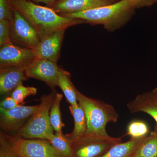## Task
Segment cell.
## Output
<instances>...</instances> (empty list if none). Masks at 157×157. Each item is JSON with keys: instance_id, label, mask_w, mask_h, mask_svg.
Returning <instances> with one entry per match:
<instances>
[{"instance_id": "obj_1", "label": "cell", "mask_w": 157, "mask_h": 157, "mask_svg": "<svg viewBox=\"0 0 157 157\" xmlns=\"http://www.w3.org/2000/svg\"><path fill=\"white\" fill-rule=\"evenodd\" d=\"M13 8L33 25L41 40L62 29L85 22L78 19L63 17L50 7L36 5L31 0H11Z\"/></svg>"}, {"instance_id": "obj_2", "label": "cell", "mask_w": 157, "mask_h": 157, "mask_svg": "<svg viewBox=\"0 0 157 157\" xmlns=\"http://www.w3.org/2000/svg\"><path fill=\"white\" fill-rule=\"evenodd\" d=\"M76 92L78 104L84 111L87 124L86 134L79 140L110 137L106 131V126L109 123L117 121L119 115L116 110L112 105L89 98L77 89Z\"/></svg>"}, {"instance_id": "obj_3", "label": "cell", "mask_w": 157, "mask_h": 157, "mask_svg": "<svg viewBox=\"0 0 157 157\" xmlns=\"http://www.w3.org/2000/svg\"><path fill=\"white\" fill-rule=\"evenodd\" d=\"M135 9L133 0H120L107 6L61 16L81 20L92 24L101 25L111 32L124 25Z\"/></svg>"}, {"instance_id": "obj_4", "label": "cell", "mask_w": 157, "mask_h": 157, "mask_svg": "<svg viewBox=\"0 0 157 157\" xmlns=\"http://www.w3.org/2000/svg\"><path fill=\"white\" fill-rule=\"evenodd\" d=\"M56 92L55 90L41 97L39 107L17 132L27 139H41L49 141L54 135L50 122L49 112Z\"/></svg>"}, {"instance_id": "obj_5", "label": "cell", "mask_w": 157, "mask_h": 157, "mask_svg": "<svg viewBox=\"0 0 157 157\" xmlns=\"http://www.w3.org/2000/svg\"><path fill=\"white\" fill-rule=\"evenodd\" d=\"M10 38L14 44L34 49L41 41L38 33L30 22L14 8L11 21Z\"/></svg>"}, {"instance_id": "obj_6", "label": "cell", "mask_w": 157, "mask_h": 157, "mask_svg": "<svg viewBox=\"0 0 157 157\" xmlns=\"http://www.w3.org/2000/svg\"><path fill=\"white\" fill-rule=\"evenodd\" d=\"M8 135L12 147L20 157H61L48 140Z\"/></svg>"}, {"instance_id": "obj_7", "label": "cell", "mask_w": 157, "mask_h": 157, "mask_svg": "<svg viewBox=\"0 0 157 157\" xmlns=\"http://www.w3.org/2000/svg\"><path fill=\"white\" fill-rule=\"evenodd\" d=\"M121 142V137L111 136L79 140L71 144L72 157H101L113 146Z\"/></svg>"}, {"instance_id": "obj_8", "label": "cell", "mask_w": 157, "mask_h": 157, "mask_svg": "<svg viewBox=\"0 0 157 157\" xmlns=\"http://www.w3.org/2000/svg\"><path fill=\"white\" fill-rule=\"evenodd\" d=\"M36 58L33 49L22 48L12 42L0 48V68H26Z\"/></svg>"}, {"instance_id": "obj_9", "label": "cell", "mask_w": 157, "mask_h": 157, "mask_svg": "<svg viewBox=\"0 0 157 157\" xmlns=\"http://www.w3.org/2000/svg\"><path fill=\"white\" fill-rule=\"evenodd\" d=\"M39 105H21L10 110L0 107V127L6 133L18 132L29 118L36 111Z\"/></svg>"}, {"instance_id": "obj_10", "label": "cell", "mask_w": 157, "mask_h": 157, "mask_svg": "<svg viewBox=\"0 0 157 157\" xmlns=\"http://www.w3.org/2000/svg\"><path fill=\"white\" fill-rule=\"evenodd\" d=\"M59 68L56 62L36 58L26 68L25 72L28 78L43 82L54 90L57 86Z\"/></svg>"}, {"instance_id": "obj_11", "label": "cell", "mask_w": 157, "mask_h": 157, "mask_svg": "<svg viewBox=\"0 0 157 157\" xmlns=\"http://www.w3.org/2000/svg\"><path fill=\"white\" fill-rule=\"evenodd\" d=\"M66 29L59 30L41 40L34 49L36 58L57 62Z\"/></svg>"}, {"instance_id": "obj_12", "label": "cell", "mask_w": 157, "mask_h": 157, "mask_svg": "<svg viewBox=\"0 0 157 157\" xmlns=\"http://www.w3.org/2000/svg\"><path fill=\"white\" fill-rule=\"evenodd\" d=\"M116 2V0H57L50 7L62 15L107 6Z\"/></svg>"}, {"instance_id": "obj_13", "label": "cell", "mask_w": 157, "mask_h": 157, "mask_svg": "<svg viewBox=\"0 0 157 157\" xmlns=\"http://www.w3.org/2000/svg\"><path fill=\"white\" fill-rule=\"evenodd\" d=\"M132 113H144L151 116L157 124V87L138 94L127 105Z\"/></svg>"}, {"instance_id": "obj_14", "label": "cell", "mask_w": 157, "mask_h": 157, "mask_svg": "<svg viewBox=\"0 0 157 157\" xmlns=\"http://www.w3.org/2000/svg\"><path fill=\"white\" fill-rule=\"evenodd\" d=\"M25 69L6 67L0 70V93L2 95L11 94L17 86L27 80Z\"/></svg>"}, {"instance_id": "obj_15", "label": "cell", "mask_w": 157, "mask_h": 157, "mask_svg": "<svg viewBox=\"0 0 157 157\" xmlns=\"http://www.w3.org/2000/svg\"><path fill=\"white\" fill-rule=\"evenodd\" d=\"M69 109L74 119V128L71 133L65 135L72 144L84 136L87 129V124L85 114L79 104L76 106L70 105Z\"/></svg>"}, {"instance_id": "obj_16", "label": "cell", "mask_w": 157, "mask_h": 157, "mask_svg": "<svg viewBox=\"0 0 157 157\" xmlns=\"http://www.w3.org/2000/svg\"><path fill=\"white\" fill-rule=\"evenodd\" d=\"M57 86L62 90L67 101L71 106L78 105L76 88L71 81L70 73L59 67L58 73Z\"/></svg>"}, {"instance_id": "obj_17", "label": "cell", "mask_w": 157, "mask_h": 157, "mask_svg": "<svg viewBox=\"0 0 157 157\" xmlns=\"http://www.w3.org/2000/svg\"><path fill=\"white\" fill-rule=\"evenodd\" d=\"M145 138H131L127 142L118 143L101 157H132Z\"/></svg>"}, {"instance_id": "obj_18", "label": "cell", "mask_w": 157, "mask_h": 157, "mask_svg": "<svg viewBox=\"0 0 157 157\" xmlns=\"http://www.w3.org/2000/svg\"><path fill=\"white\" fill-rule=\"evenodd\" d=\"M132 157H157V124Z\"/></svg>"}, {"instance_id": "obj_19", "label": "cell", "mask_w": 157, "mask_h": 157, "mask_svg": "<svg viewBox=\"0 0 157 157\" xmlns=\"http://www.w3.org/2000/svg\"><path fill=\"white\" fill-rule=\"evenodd\" d=\"M63 95L60 93H56L53 103L49 112V119L52 126L56 132L61 133L62 129L65 127V124L62 121L60 104Z\"/></svg>"}, {"instance_id": "obj_20", "label": "cell", "mask_w": 157, "mask_h": 157, "mask_svg": "<svg viewBox=\"0 0 157 157\" xmlns=\"http://www.w3.org/2000/svg\"><path fill=\"white\" fill-rule=\"evenodd\" d=\"M49 141L61 157H72V145L63 132H56Z\"/></svg>"}, {"instance_id": "obj_21", "label": "cell", "mask_w": 157, "mask_h": 157, "mask_svg": "<svg viewBox=\"0 0 157 157\" xmlns=\"http://www.w3.org/2000/svg\"><path fill=\"white\" fill-rule=\"evenodd\" d=\"M148 125L143 121L134 120L128 124L127 135L132 139H138L146 137L150 133Z\"/></svg>"}, {"instance_id": "obj_22", "label": "cell", "mask_w": 157, "mask_h": 157, "mask_svg": "<svg viewBox=\"0 0 157 157\" xmlns=\"http://www.w3.org/2000/svg\"><path fill=\"white\" fill-rule=\"evenodd\" d=\"M37 93V89L36 88L24 86L21 83L14 89L10 96L19 104H22L26 98L29 96L35 95Z\"/></svg>"}, {"instance_id": "obj_23", "label": "cell", "mask_w": 157, "mask_h": 157, "mask_svg": "<svg viewBox=\"0 0 157 157\" xmlns=\"http://www.w3.org/2000/svg\"><path fill=\"white\" fill-rule=\"evenodd\" d=\"M0 157H20L14 150L7 134L1 132L0 137Z\"/></svg>"}, {"instance_id": "obj_24", "label": "cell", "mask_w": 157, "mask_h": 157, "mask_svg": "<svg viewBox=\"0 0 157 157\" xmlns=\"http://www.w3.org/2000/svg\"><path fill=\"white\" fill-rule=\"evenodd\" d=\"M11 21H0V46L11 42L10 38Z\"/></svg>"}, {"instance_id": "obj_25", "label": "cell", "mask_w": 157, "mask_h": 157, "mask_svg": "<svg viewBox=\"0 0 157 157\" xmlns=\"http://www.w3.org/2000/svg\"><path fill=\"white\" fill-rule=\"evenodd\" d=\"M13 8L11 0H0V21H11L13 16Z\"/></svg>"}, {"instance_id": "obj_26", "label": "cell", "mask_w": 157, "mask_h": 157, "mask_svg": "<svg viewBox=\"0 0 157 157\" xmlns=\"http://www.w3.org/2000/svg\"><path fill=\"white\" fill-rule=\"evenodd\" d=\"M21 105L22 104H19L11 96H8L1 101L0 107L6 110H10Z\"/></svg>"}, {"instance_id": "obj_27", "label": "cell", "mask_w": 157, "mask_h": 157, "mask_svg": "<svg viewBox=\"0 0 157 157\" xmlns=\"http://www.w3.org/2000/svg\"><path fill=\"white\" fill-rule=\"evenodd\" d=\"M133 3L136 8L149 7L157 2V0H133Z\"/></svg>"}, {"instance_id": "obj_28", "label": "cell", "mask_w": 157, "mask_h": 157, "mask_svg": "<svg viewBox=\"0 0 157 157\" xmlns=\"http://www.w3.org/2000/svg\"><path fill=\"white\" fill-rule=\"evenodd\" d=\"M33 2H42L45 3L46 5H48L50 7L51 5H52L55 2H56L57 0H31Z\"/></svg>"}]
</instances>
